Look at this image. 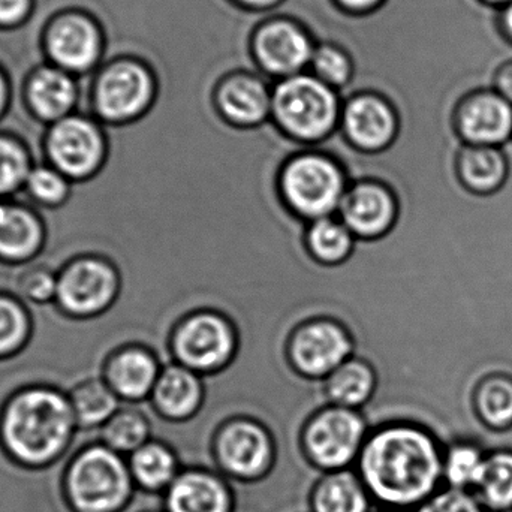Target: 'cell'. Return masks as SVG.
<instances>
[{"label":"cell","instance_id":"1","mask_svg":"<svg viewBox=\"0 0 512 512\" xmlns=\"http://www.w3.org/2000/svg\"><path fill=\"white\" fill-rule=\"evenodd\" d=\"M444 451L432 427L387 421L370 429L354 469L379 508L414 512L444 486Z\"/></svg>","mask_w":512,"mask_h":512},{"label":"cell","instance_id":"2","mask_svg":"<svg viewBox=\"0 0 512 512\" xmlns=\"http://www.w3.org/2000/svg\"><path fill=\"white\" fill-rule=\"evenodd\" d=\"M78 430L68 393L53 385L18 388L0 406V451L27 471L59 462Z\"/></svg>","mask_w":512,"mask_h":512},{"label":"cell","instance_id":"3","mask_svg":"<svg viewBox=\"0 0 512 512\" xmlns=\"http://www.w3.org/2000/svg\"><path fill=\"white\" fill-rule=\"evenodd\" d=\"M60 487L71 512H123L137 490L128 459L102 442L84 445L69 459Z\"/></svg>","mask_w":512,"mask_h":512},{"label":"cell","instance_id":"4","mask_svg":"<svg viewBox=\"0 0 512 512\" xmlns=\"http://www.w3.org/2000/svg\"><path fill=\"white\" fill-rule=\"evenodd\" d=\"M342 99L313 74L282 78L271 90V120L298 143H324L340 126Z\"/></svg>","mask_w":512,"mask_h":512},{"label":"cell","instance_id":"5","mask_svg":"<svg viewBox=\"0 0 512 512\" xmlns=\"http://www.w3.org/2000/svg\"><path fill=\"white\" fill-rule=\"evenodd\" d=\"M348 188L342 165L313 146L292 156L280 171L283 203L306 222L336 216Z\"/></svg>","mask_w":512,"mask_h":512},{"label":"cell","instance_id":"6","mask_svg":"<svg viewBox=\"0 0 512 512\" xmlns=\"http://www.w3.org/2000/svg\"><path fill=\"white\" fill-rule=\"evenodd\" d=\"M363 411L325 405L307 418L298 435V450L316 471L352 469L370 433Z\"/></svg>","mask_w":512,"mask_h":512},{"label":"cell","instance_id":"7","mask_svg":"<svg viewBox=\"0 0 512 512\" xmlns=\"http://www.w3.org/2000/svg\"><path fill=\"white\" fill-rule=\"evenodd\" d=\"M279 442L259 420L233 417L216 427L210 438V454L216 468L228 480L256 483L273 471Z\"/></svg>","mask_w":512,"mask_h":512},{"label":"cell","instance_id":"8","mask_svg":"<svg viewBox=\"0 0 512 512\" xmlns=\"http://www.w3.org/2000/svg\"><path fill=\"white\" fill-rule=\"evenodd\" d=\"M170 351L174 363L201 376L215 375L233 363L239 351V334L227 316L215 310H200L177 325Z\"/></svg>","mask_w":512,"mask_h":512},{"label":"cell","instance_id":"9","mask_svg":"<svg viewBox=\"0 0 512 512\" xmlns=\"http://www.w3.org/2000/svg\"><path fill=\"white\" fill-rule=\"evenodd\" d=\"M42 159L68 177L83 182L99 173L108 153L104 125L87 116H71L50 125L41 141Z\"/></svg>","mask_w":512,"mask_h":512},{"label":"cell","instance_id":"10","mask_svg":"<svg viewBox=\"0 0 512 512\" xmlns=\"http://www.w3.org/2000/svg\"><path fill=\"white\" fill-rule=\"evenodd\" d=\"M119 294L117 268L102 256L81 255L60 268L54 306L62 315L84 321L108 312Z\"/></svg>","mask_w":512,"mask_h":512},{"label":"cell","instance_id":"11","mask_svg":"<svg viewBox=\"0 0 512 512\" xmlns=\"http://www.w3.org/2000/svg\"><path fill=\"white\" fill-rule=\"evenodd\" d=\"M156 81L144 63L119 59L107 66L96 81L93 107L102 125L134 122L152 107Z\"/></svg>","mask_w":512,"mask_h":512},{"label":"cell","instance_id":"12","mask_svg":"<svg viewBox=\"0 0 512 512\" xmlns=\"http://www.w3.org/2000/svg\"><path fill=\"white\" fill-rule=\"evenodd\" d=\"M354 355L351 333L330 318L304 322L292 333L288 343L289 363L298 375L313 381H324Z\"/></svg>","mask_w":512,"mask_h":512},{"label":"cell","instance_id":"13","mask_svg":"<svg viewBox=\"0 0 512 512\" xmlns=\"http://www.w3.org/2000/svg\"><path fill=\"white\" fill-rule=\"evenodd\" d=\"M450 128L465 146L504 147L512 141V105L490 86L475 87L454 102Z\"/></svg>","mask_w":512,"mask_h":512},{"label":"cell","instance_id":"14","mask_svg":"<svg viewBox=\"0 0 512 512\" xmlns=\"http://www.w3.org/2000/svg\"><path fill=\"white\" fill-rule=\"evenodd\" d=\"M315 48V41L304 27L286 18L268 21L254 36L256 63L276 81L303 74L312 62Z\"/></svg>","mask_w":512,"mask_h":512},{"label":"cell","instance_id":"15","mask_svg":"<svg viewBox=\"0 0 512 512\" xmlns=\"http://www.w3.org/2000/svg\"><path fill=\"white\" fill-rule=\"evenodd\" d=\"M336 216L355 239H381L399 219V201L384 183L358 180L349 185Z\"/></svg>","mask_w":512,"mask_h":512},{"label":"cell","instance_id":"16","mask_svg":"<svg viewBox=\"0 0 512 512\" xmlns=\"http://www.w3.org/2000/svg\"><path fill=\"white\" fill-rule=\"evenodd\" d=\"M339 128L360 152H384L399 134V116L387 99L361 93L343 102Z\"/></svg>","mask_w":512,"mask_h":512},{"label":"cell","instance_id":"17","mask_svg":"<svg viewBox=\"0 0 512 512\" xmlns=\"http://www.w3.org/2000/svg\"><path fill=\"white\" fill-rule=\"evenodd\" d=\"M47 240L44 219L26 198L0 200V262L21 265L36 261Z\"/></svg>","mask_w":512,"mask_h":512},{"label":"cell","instance_id":"18","mask_svg":"<svg viewBox=\"0 0 512 512\" xmlns=\"http://www.w3.org/2000/svg\"><path fill=\"white\" fill-rule=\"evenodd\" d=\"M164 512H234L236 495L227 477L207 468H183L162 493Z\"/></svg>","mask_w":512,"mask_h":512},{"label":"cell","instance_id":"19","mask_svg":"<svg viewBox=\"0 0 512 512\" xmlns=\"http://www.w3.org/2000/svg\"><path fill=\"white\" fill-rule=\"evenodd\" d=\"M206 402V384L200 373L179 363L162 367L150 396V411L170 424H186L195 420Z\"/></svg>","mask_w":512,"mask_h":512},{"label":"cell","instance_id":"20","mask_svg":"<svg viewBox=\"0 0 512 512\" xmlns=\"http://www.w3.org/2000/svg\"><path fill=\"white\" fill-rule=\"evenodd\" d=\"M161 370V361L150 349L128 345L111 352L101 376L125 405H146Z\"/></svg>","mask_w":512,"mask_h":512},{"label":"cell","instance_id":"21","mask_svg":"<svg viewBox=\"0 0 512 512\" xmlns=\"http://www.w3.org/2000/svg\"><path fill=\"white\" fill-rule=\"evenodd\" d=\"M276 80L268 75L234 74L219 86L216 104L222 116L237 128H256L271 120V90Z\"/></svg>","mask_w":512,"mask_h":512},{"label":"cell","instance_id":"22","mask_svg":"<svg viewBox=\"0 0 512 512\" xmlns=\"http://www.w3.org/2000/svg\"><path fill=\"white\" fill-rule=\"evenodd\" d=\"M453 168L460 188L478 198L498 194L511 176V162L504 147L460 144Z\"/></svg>","mask_w":512,"mask_h":512},{"label":"cell","instance_id":"23","mask_svg":"<svg viewBox=\"0 0 512 512\" xmlns=\"http://www.w3.org/2000/svg\"><path fill=\"white\" fill-rule=\"evenodd\" d=\"M48 48L54 60L66 68H90L101 56V30L84 15H65L51 27Z\"/></svg>","mask_w":512,"mask_h":512},{"label":"cell","instance_id":"24","mask_svg":"<svg viewBox=\"0 0 512 512\" xmlns=\"http://www.w3.org/2000/svg\"><path fill=\"white\" fill-rule=\"evenodd\" d=\"M375 502L354 468L325 472L309 495L310 512H373Z\"/></svg>","mask_w":512,"mask_h":512},{"label":"cell","instance_id":"25","mask_svg":"<svg viewBox=\"0 0 512 512\" xmlns=\"http://www.w3.org/2000/svg\"><path fill=\"white\" fill-rule=\"evenodd\" d=\"M475 420L487 432L504 435L512 430V375L492 372L481 376L471 391Z\"/></svg>","mask_w":512,"mask_h":512},{"label":"cell","instance_id":"26","mask_svg":"<svg viewBox=\"0 0 512 512\" xmlns=\"http://www.w3.org/2000/svg\"><path fill=\"white\" fill-rule=\"evenodd\" d=\"M126 459L135 487L147 493L162 495L183 469L173 445L159 438H153Z\"/></svg>","mask_w":512,"mask_h":512},{"label":"cell","instance_id":"27","mask_svg":"<svg viewBox=\"0 0 512 512\" xmlns=\"http://www.w3.org/2000/svg\"><path fill=\"white\" fill-rule=\"evenodd\" d=\"M378 376L369 361L351 357L324 379L328 405L363 411L375 396Z\"/></svg>","mask_w":512,"mask_h":512},{"label":"cell","instance_id":"28","mask_svg":"<svg viewBox=\"0 0 512 512\" xmlns=\"http://www.w3.org/2000/svg\"><path fill=\"white\" fill-rule=\"evenodd\" d=\"M27 101L30 110L41 122L53 125L71 116L77 102V87L63 72L42 69L30 80Z\"/></svg>","mask_w":512,"mask_h":512},{"label":"cell","instance_id":"29","mask_svg":"<svg viewBox=\"0 0 512 512\" xmlns=\"http://www.w3.org/2000/svg\"><path fill=\"white\" fill-rule=\"evenodd\" d=\"M102 444L122 456H131L138 448L152 441L155 424L149 406L125 405L101 427Z\"/></svg>","mask_w":512,"mask_h":512},{"label":"cell","instance_id":"30","mask_svg":"<svg viewBox=\"0 0 512 512\" xmlns=\"http://www.w3.org/2000/svg\"><path fill=\"white\" fill-rule=\"evenodd\" d=\"M68 397L80 430H101V427L122 408V400L116 396L102 376L78 382L68 391Z\"/></svg>","mask_w":512,"mask_h":512},{"label":"cell","instance_id":"31","mask_svg":"<svg viewBox=\"0 0 512 512\" xmlns=\"http://www.w3.org/2000/svg\"><path fill=\"white\" fill-rule=\"evenodd\" d=\"M489 451L490 448L483 442L471 436L454 438L447 442L442 465L444 486L474 492L483 474Z\"/></svg>","mask_w":512,"mask_h":512},{"label":"cell","instance_id":"32","mask_svg":"<svg viewBox=\"0 0 512 512\" xmlns=\"http://www.w3.org/2000/svg\"><path fill=\"white\" fill-rule=\"evenodd\" d=\"M474 493L487 512H512V447L489 451Z\"/></svg>","mask_w":512,"mask_h":512},{"label":"cell","instance_id":"33","mask_svg":"<svg viewBox=\"0 0 512 512\" xmlns=\"http://www.w3.org/2000/svg\"><path fill=\"white\" fill-rule=\"evenodd\" d=\"M307 251L324 265H339L355 251L357 239L337 216L307 222Z\"/></svg>","mask_w":512,"mask_h":512},{"label":"cell","instance_id":"34","mask_svg":"<svg viewBox=\"0 0 512 512\" xmlns=\"http://www.w3.org/2000/svg\"><path fill=\"white\" fill-rule=\"evenodd\" d=\"M35 164V153L27 141L18 135L0 132V200L23 194Z\"/></svg>","mask_w":512,"mask_h":512},{"label":"cell","instance_id":"35","mask_svg":"<svg viewBox=\"0 0 512 512\" xmlns=\"http://www.w3.org/2000/svg\"><path fill=\"white\" fill-rule=\"evenodd\" d=\"M29 306L12 292L0 291V360L20 354L32 339Z\"/></svg>","mask_w":512,"mask_h":512},{"label":"cell","instance_id":"36","mask_svg":"<svg viewBox=\"0 0 512 512\" xmlns=\"http://www.w3.org/2000/svg\"><path fill=\"white\" fill-rule=\"evenodd\" d=\"M72 182L47 162H36L21 197L45 209H57L68 201Z\"/></svg>","mask_w":512,"mask_h":512},{"label":"cell","instance_id":"37","mask_svg":"<svg viewBox=\"0 0 512 512\" xmlns=\"http://www.w3.org/2000/svg\"><path fill=\"white\" fill-rule=\"evenodd\" d=\"M57 271L41 262L21 265L15 271L12 294L30 306L54 304L57 294Z\"/></svg>","mask_w":512,"mask_h":512},{"label":"cell","instance_id":"38","mask_svg":"<svg viewBox=\"0 0 512 512\" xmlns=\"http://www.w3.org/2000/svg\"><path fill=\"white\" fill-rule=\"evenodd\" d=\"M310 68L315 77L336 90L345 87L354 74V65L349 54L333 44H316Z\"/></svg>","mask_w":512,"mask_h":512},{"label":"cell","instance_id":"39","mask_svg":"<svg viewBox=\"0 0 512 512\" xmlns=\"http://www.w3.org/2000/svg\"><path fill=\"white\" fill-rule=\"evenodd\" d=\"M414 512H487L474 492L442 486Z\"/></svg>","mask_w":512,"mask_h":512},{"label":"cell","instance_id":"40","mask_svg":"<svg viewBox=\"0 0 512 512\" xmlns=\"http://www.w3.org/2000/svg\"><path fill=\"white\" fill-rule=\"evenodd\" d=\"M490 87L512 105V57L495 66L490 77Z\"/></svg>","mask_w":512,"mask_h":512},{"label":"cell","instance_id":"41","mask_svg":"<svg viewBox=\"0 0 512 512\" xmlns=\"http://www.w3.org/2000/svg\"><path fill=\"white\" fill-rule=\"evenodd\" d=\"M30 0H0V23L12 24L29 11Z\"/></svg>","mask_w":512,"mask_h":512},{"label":"cell","instance_id":"42","mask_svg":"<svg viewBox=\"0 0 512 512\" xmlns=\"http://www.w3.org/2000/svg\"><path fill=\"white\" fill-rule=\"evenodd\" d=\"M493 23L499 38L512 47V2L495 12Z\"/></svg>","mask_w":512,"mask_h":512},{"label":"cell","instance_id":"43","mask_svg":"<svg viewBox=\"0 0 512 512\" xmlns=\"http://www.w3.org/2000/svg\"><path fill=\"white\" fill-rule=\"evenodd\" d=\"M336 2L345 11L364 14V12H370L378 8L385 0H336Z\"/></svg>","mask_w":512,"mask_h":512},{"label":"cell","instance_id":"44","mask_svg":"<svg viewBox=\"0 0 512 512\" xmlns=\"http://www.w3.org/2000/svg\"><path fill=\"white\" fill-rule=\"evenodd\" d=\"M239 5L251 9H270L280 5L283 0H236Z\"/></svg>","mask_w":512,"mask_h":512},{"label":"cell","instance_id":"45","mask_svg":"<svg viewBox=\"0 0 512 512\" xmlns=\"http://www.w3.org/2000/svg\"><path fill=\"white\" fill-rule=\"evenodd\" d=\"M478 5L484 6V8L493 9V11H499V9L507 6L512 0H475Z\"/></svg>","mask_w":512,"mask_h":512},{"label":"cell","instance_id":"46","mask_svg":"<svg viewBox=\"0 0 512 512\" xmlns=\"http://www.w3.org/2000/svg\"><path fill=\"white\" fill-rule=\"evenodd\" d=\"M6 104H8V89H6L5 80L0 75V117L5 113Z\"/></svg>","mask_w":512,"mask_h":512},{"label":"cell","instance_id":"47","mask_svg":"<svg viewBox=\"0 0 512 512\" xmlns=\"http://www.w3.org/2000/svg\"><path fill=\"white\" fill-rule=\"evenodd\" d=\"M373 512H405V511L390 510V508H379V510H376V511H373Z\"/></svg>","mask_w":512,"mask_h":512},{"label":"cell","instance_id":"48","mask_svg":"<svg viewBox=\"0 0 512 512\" xmlns=\"http://www.w3.org/2000/svg\"><path fill=\"white\" fill-rule=\"evenodd\" d=\"M144 512H164V511H144Z\"/></svg>","mask_w":512,"mask_h":512}]
</instances>
